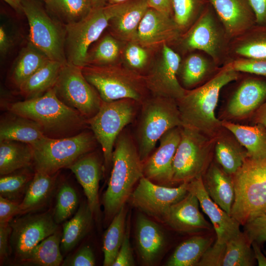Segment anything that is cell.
Instances as JSON below:
<instances>
[{
    "label": "cell",
    "mask_w": 266,
    "mask_h": 266,
    "mask_svg": "<svg viewBox=\"0 0 266 266\" xmlns=\"http://www.w3.org/2000/svg\"><path fill=\"white\" fill-rule=\"evenodd\" d=\"M124 45L121 53L124 65L143 75L142 72L148 66L150 50L141 46L136 41L126 42Z\"/></svg>",
    "instance_id": "f6af8a7d"
},
{
    "label": "cell",
    "mask_w": 266,
    "mask_h": 266,
    "mask_svg": "<svg viewBox=\"0 0 266 266\" xmlns=\"http://www.w3.org/2000/svg\"><path fill=\"white\" fill-rule=\"evenodd\" d=\"M98 143L93 133L87 131L73 136L44 137L32 145L35 171L50 175L67 167L82 156L92 152Z\"/></svg>",
    "instance_id": "ba28073f"
},
{
    "label": "cell",
    "mask_w": 266,
    "mask_h": 266,
    "mask_svg": "<svg viewBox=\"0 0 266 266\" xmlns=\"http://www.w3.org/2000/svg\"><path fill=\"white\" fill-rule=\"evenodd\" d=\"M137 116L133 138L143 162L161 137L182 123L176 100L168 98L150 95L140 103Z\"/></svg>",
    "instance_id": "5b68a950"
},
{
    "label": "cell",
    "mask_w": 266,
    "mask_h": 266,
    "mask_svg": "<svg viewBox=\"0 0 266 266\" xmlns=\"http://www.w3.org/2000/svg\"><path fill=\"white\" fill-rule=\"evenodd\" d=\"M20 213V203L0 196V223H10Z\"/></svg>",
    "instance_id": "f5cc1de1"
},
{
    "label": "cell",
    "mask_w": 266,
    "mask_h": 266,
    "mask_svg": "<svg viewBox=\"0 0 266 266\" xmlns=\"http://www.w3.org/2000/svg\"><path fill=\"white\" fill-rule=\"evenodd\" d=\"M42 0V1H43L44 0Z\"/></svg>",
    "instance_id": "e7e4bbea"
},
{
    "label": "cell",
    "mask_w": 266,
    "mask_h": 266,
    "mask_svg": "<svg viewBox=\"0 0 266 266\" xmlns=\"http://www.w3.org/2000/svg\"><path fill=\"white\" fill-rule=\"evenodd\" d=\"M56 174L35 171L25 196L20 203V214L31 213L42 206L53 191Z\"/></svg>",
    "instance_id": "836d02e7"
},
{
    "label": "cell",
    "mask_w": 266,
    "mask_h": 266,
    "mask_svg": "<svg viewBox=\"0 0 266 266\" xmlns=\"http://www.w3.org/2000/svg\"><path fill=\"white\" fill-rule=\"evenodd\" d=\"M78 198L75 190L70 185L64 183L60 187L57 196L54 217L57 224L70 217L76 210Z\"/></svg>",
    "instance_id": "ee69618b"
},
{
    "label": "cell",
    "mask_w": 266,
    "mask_h": 266,
    "mask_svg": "<svg viewBox=\"0 0 266 266\" xmlns=\"http://www.w3.org/2000/svg\"><path fill=\"white\" fill-rule=\"evenodd\" d=\"M127 210L123 206L109 224L103 237V266H112L123 242L126 229Z\"/></svg>",
    "instance_id": "f35d334b"
},
{
    "label": "cell",
    "mask_w": 266,
    "mask_h": 266,
    "mask_svg": "<svg viewBox=\"0 0 266 266\" xmlns=\"http://www.w3.org/2000/svg\"><path fill=\"white\" fill-rule=\"evenodd\" d=\"M181 34L173 16L149 7L139 25L136 41L151 50L173 44Z\"/></svg>",
    "instance_id": "d6986e66"
},
{
    "label": "cell",
    "mask_w": 266,
    "mask_h": 266,
    "mask_svg": "<svg viewBox=\"0 0 266 266\" xmlns=\"http://www.w3.org/2000/svg\"><path fill=\"white\" fill-rule=\"evenodd\" d=\"M9 223H0V258L3 262L8 257V238L11 233Z\"/></svg>",
    "instance_id": "db71d44e"
},
{
    "label": "cell",
    "mask_w": 266,
    "mask_h": 266,
    "mask_svg": "<svg viewBox=\"0 0 266 266\" xmlns=\"http://www.w3.org/2000/svg\"><path fill=\"white\" fill-rule=\"evenodd\" d=\"M180 63L178 79L186 90L198 87L213 78L221 67L207 55L196 51L186 54Z\"/></svg>",
    "instance_id": "d4e9b609"
},
{
    "label": "cell",
    "mask_w": 266,
    "mask_h": 266,
    "mask_svg": "<svg viewBox=\"0 0 266 266\" xmlns=\"http://www.w3.org/2000/svg\"><path fill=\"white\" fill-rule=\"evenodd\" d=\"M93 8H100L107 4V0H91Z\"/></svg>",
    "instance_id": "6125c7cd"
},
{
    "label": "cell",
    "mask_w": 266,
    "mask_h": 266,
    "mask_svg": "<svg viewBox=\"0 0 266 266\" xmlns=\"http://www.w3.org/2000/svg\"><path fill=\"white\" fill-rule=\"evenodd\" d=\"M250 120L252 125L260 124L266 127V100L255 111Z\"/></svg>",
    "instance_id": "680465c9"
},
{
    "label": "cell",
    "mask_w": 266,
    "mask_h": 266,
    "mask_svg": "<svg viewBox=\"0 0 266 266\" xmlns=\"http://www.w3.org/2000/svg\"><path fill=\"white\" fill-rule=\"evenodd\" d=\"M96 42L87 51L84 66H104L119 63L122 50L120 41L108 33Z\"/></svg>",
    "instance_id": "ab89813d"
},
{
    "label": "cell",
    "mask_w": 266,
    "mask_h": 266,
    "mask_svg": "<svg viewBox=\"0 0 266 266\" xmlns=\"http://www.w3.org/2000/svg\"><path fill=\"white\" fill-rule=\"evenodd\" d=\"M14 44V39L7 28L1 25L0 26V53L1 56H5L12 49Z\"/></svg>",
    "instance_id": "11a10c76"
},
{
    "label": "cell",
    "mask_w": 266,
    "mask_h": 266,
    "mask_svg": "<svg viewBox=\"0 0 266 266\" xmlns=\"http://www.w3.org/2000/svg\"><path fill=\"white\" fill-rule=\"evenodd\" d=\"M232 40L256 24L249 0H208Z\"/></svg>",
    "instance_id": "7402d4cb"
},
{
    "label": "cell",
    "mask_w": 266,
    "mask_h": 266,
    "mask_svg": "<svg viewBox=\"0 0 266 266\" xmlns=\"http://www.w3.org/2000/svg\"><path fill=\"white\" fill-rule=\"evenodd\" d=\"M124 2L106 4L92 10L80 21L65 26V53L67 62L83 66L87 51L107 28L110 19L118 14Z\"/></svg>",
    "instance_id": "8fae6325"
},
{
    "label": "cell",
    "mask_w": 266,
    "mask_h": 266,
    "mask_svg": "<svg viewBox=\"0 0 266 266\" xmlns=\"http://www.w3.org/2000/svg\"><path fill=\"white\" fill-rule=\"evenodd\" d=\"M200 203L191 192L171 205L162 221L173 230L183 233H195L210 230L212 226L199 209Z\"/></svg>",
    "instance_id": "44dd1931"
},
{
    "label": "cell",
    "mask_w": 266,
    "mask_h": 266,
    "mask_svg": "<svg viewBox=\"0 0 266 266\" xmlns=\"http://www.w3.org/2000/svg\"><path fill=\"white\" fill-rule=\"evenodd\" d=\"M29 26V42L49 60L67 63L65 27L52 18L37 0H22Z\"/></svg>",
    "instance_id": "7c38bea8"
},
{
    "label": "cell",
    "mask_w": 266,
    "mask_h": 266,
    "mask_svg": "<svg viewBox=\"0 0 266 266\" xmlns=\"http://www.w3.org/2000/svg\"><path fill=\"white\" fill-rule=\"evenodd\" d=\"M62 264L69 266H94L96 265V260L92 248L85 246Z\"/></svg>",
    "instance_id": "816d5d0a"
},
{
    "label": "cell",
    "mask_w": 266,
    "mask_h": 266,
    "mask_svg": "<svg viewBox=\"0 0 266 266\" xmlns=\"http://www.w3.org/2000/svg\"><path fill=\"white\" fill-rule=\"evenodd\" d=\"M256 17V23L266 25V0H249Z\"/></svg>",
    "instance_id": "9f6ffc18"
},
{
    "label": "cell",
    "mask_w": 266,
    "mask_h": 266,
    "mask_svg": "<svg viewBox=\"0 0 266 266\" xmlns=\"http://www.w3.org/2000/svg\"><path fill=\"white\" fill-rule=\"evenodd\" d=\"M10 244L15 255L24 261L33 248L58 230L51 213H28L10 223Z\"/></svg>",
    "instance_id": "9a60e30c"
},
{
    "label": "cell",
    "mask_w": 266,
    "mask_h": 266,
    "mask_svg": "<svg viewBox=\"0 0 266 266\" xmlns=\"http://www.w3.org/2000/svg\"><path fill=\"white\" fill-rule=\"evenodd\" d=\"M143 162L133 135L125 129L114 146L112 169L102 197L104 221L110 223L130 199L134 187L143 177Z\"/></svg>",
    "instance_id": "6da1fadb"
},
{
    "label": "cell",
    "mask_w": 266,
    "mask_h": 266,
    "mask_svg": "<svg viewBox=\"0 0 266 266\" xmlns=\"http://www.w3.org/2000/svg\"><path fill=\"white\" fill-rule=\"evenodd\" d=\"M187 182L173 187L160 185L143 176L129 200L132 206L145 215L162 221L169 207L187 194Z\"/></svg>",
    "instance_id": "2e32d148"
},
{
    "label": "cell",
    "mask_w": 266,
    "mask_h": 266,
    "mask_svg": "<svg viewBox=\"0 0 266 266\" xmlns=\"http://www.w3.org/2000/svg\"><path fill=\"white\" fill-rule=\"evenodd\" d=\"M33 163L31 144L12 140L0 141V174H9L27 168Z\"/></svg>",
    "instance_id": "1f68e13d"
},
{
    "label": "cell",
    "mask_w": 266,
    "mask_h": 266,
    "mask_svg": "<svg viewBox=\"0 0 266 266\" xmlns=\"http://www.w3.org/2000/svg\"><path fill=\"white\" fill-rule=\"evenodd\" d=\"M181 127L171 129L159 139V145L143 162V176L160 185H173V161L181 138Z\"/></svg>",
    "instance_id": "ac0fdd59"
},
{
    "label": "cell",
    "mask_w": 266,
    "mask_h": 266,
    "mask_svg": "<svg viewBox=\"0 0 266 266\" xmlns=\"http://www.w3.org/2000/svg\"><path fill=\"white\" fill-rule=\"evenodd\" d=\"M234 199L231 216L241 226L266 214V158L248 156L232 175Z\"/></svg>",
    "instance_id": "277c9868"
},
{
    "label": "cell",
    "mask_w": 266,
    "mask_h": 266,
    "mask_svg": "<svg viewBox=\"0 0 266 266\" xmlns=\"http://www.w3.org/2000/svg\"><path fill=\"white\" fill-rule=\"evenodd\" d=\"M149 7L173 16L172 0H147Z\"/></svg>",
    "instance_id": "6f0895ef"
},
{
    "label": "cell",
    "mask_w": 266,
    "mask_h": 266,
    "mask_svg": "<svg viewBox=\"0 0 266 266\" xmlns=\"http://www.w3.org/2000/svg\"><path fill=\"white\" fill-rule=\"evenodd\" d=\"M149 7L147 0L124 2L120 12L109 21V33L122 42L136 41L139 25Z\"/></svg>",
    "instance_id": "484cf974"
},
{
    "label": "cell",
    "mask_w": 266,
    "mask_h": 266,
    "mask_svg": "<svg viewBox=\"0 0 266 266\" xmlns=\"http://www.w3.org/2000/svg\"><path fill=\"white\" fill-rule=\"evenodd\" d=\"M81 70L103 101L131 99L140 104L150 95L144 76L120 63L104 66H84Z\"/></svg>",
    "instance_id": "52a82bcc"
},
{
    "label": "cell",
    "mask_w": 266,
    "mask_h": 266,
    "mask_svg": "<svg viewBox=\"0 0 266 266\" xmlns=\"http://www.w3.org/2000/svg\"><path fill=\"white\" fill-rule=\"evenodd\" d=\"M49 60L43 53L29 42L20 50L13 64L10 75L11 82L19 88Z\"/></svg>",
    "instance_id": "8d00e7d4"
},
{
    "label": "cell",
    "mask_w": 266,
    "mask_h": 266,
    "mask_svg": "<svg viewBox=\"0 0 266 266\" xmlns=\"http://www.w3.org/2000/svg\"><path fill=\"white\" fill-rule=\"evenodd\" d=\"M9 110L35 122L49 138L73 136L89 126L87 119L57 97L53 88L38 97L11 103Z\"/></svg>",
    "instance_id": "3957f363"
},
{
    "label": "cell",
    "mask_w": 266,
    "mask_h": 266,
    "mask_svg": "<svg viewBox=\"0 0 266 266\" xmlns=\"http://www.w3.org/2000/svg\"><path fill=\"white\" fill-rule=\"evenodd\" d=\"M223 66L240 73L266 77V59H234Z\"/></svg>",
    "instance_id": "7dc6e473"
},
{
    "label": "cell",
    "mask_w": 266,
    "mask_h": 266,
    "mask_svg": "<svg viewBox=\"0 0 266 266\" xmlns=\"http://www.w3.org/2000/svg\"><path fill=\"white\" fill-rule=\"evenodd\" d=\"M53 88L64 103L87 120L98 112L103 101L96 89L85 78L81 67L67 62L62 65Z\"/></svg>",
    "instance_id": "4fadbf2b"
},
{
    "label": "cell",
    "mask_w": 266,
    "mask_h": 266,
    "mask_svg": "<svg viewBox=\"0 0 266 266\" xmlns=\"http://www.w3.org/2000/svg\"><path fill=\"white\" fill-rule=\"evenodd\" d=\"M266 78L254 75L243 80L230 99L221 120L250 119L266 100Z\"/></svg>",
    "instance_id": "e0dca14e"
},
{
    "label": "cell",
    "mask_w": 266,
    "mask_h": 266,
    "mask_svg": "<svg viewBox=\"0 0 266 266\" xmlns=\"http://www.w3.org/2000/svg\"><path fill=\"white\" fill-rule=\"evenodd\" d=\"M209 3L208 0H172L173 17L182 33L198 19Z\"/></svg>",
    "instance_id": "7bdbcfd3"
},
{
    "label": "cell",
    "mask_w": 266,
    "mask_h": 266,
    "mask_svg": "<svg viewBox=\"0 0 266 266\" xmlns=\"http://www.w3.org/2000/svg\"><path fill=\"white\" fill-rule=\"evenodd\" d=\"M27 173L9 174L1 176L0 195L7 199H15L33 178Z\"/></svg>",
    "instance_id": "bcb514c9"
},
{
    "label": "cell",
    "mask_w": 266,
    "mask_h": 266,
    "mask_svg": "<svg viewBox=\"0 0 266 266\" xmlns=\"http://www.w3.org/2000/svg\"><path fill=\"white\" fill-rule=\"evenodd\" d=\"M11 113L12 116L0 121V141L12 140L32 145L45 137L40 127L35 122Z\"/></svg>",
    "instance_id": "f546056e"
},
{
    "label": "cell",
    "mask_w": 266,
    "mask_h": 266,
    "mask_svg": "<svg viewBox=\"0 0 266 266\" xmlns=\"http://www.w3.org/2000/svg\"><path fill=\"white\" fill-rule=\"evenodd\" d=\"M215 139L181 127V138L173 161V185L202 177L213 160Z\"/></svg>",
    "instance_id": "9c48e42d"
},
{
    "label": "cell",
    "mask_w": 266,
    "mask_h": 266,
    "mask_svg": "<svg viewBox=\"0 0 266 266\" xmlns=\"http://www.w3.org/2000/svg\"><path fill=\"white\" fill-rule=\"evenodd\" d=\"M135 237L137 248L142 262L153 265L163 253L166 244L164 232L160 226L143 214L136 220Z\"/></svg>",
    "instance_id": "cb8c5ba5"
},
{
    "label": "cell",
    "mask_w": 266,
    "mask_h": 266,
    "mask_svg": "<svg viewBox=\"0 0 266 266\" xmlns=\"http://www.w3.org/2000/svg\"><path fill=\"white\" fill-rule=\"evenodd\" d=\"M47 13L64 26L77 23L93 9L91 0H44Z\"/></svg>",
    "instance_id": "e575fe53"
},
{
    "label": "cell",
    "mask_w": 266,
    "mask_h": 266,
    "mask_svg": "<svg viewBox=\"0 0 266 266\" xmlns=\"http://www.w3.org/2000/svg\"><path fill=\"white\" fill-rule=\"evenodd\" d=\"M223 127L229 130L246 149L249 157L266 158V127L258 124L242 125L221 120Z\"/></svg>",
    "instance_id": "4dcf8cb0"
},
{
    "label": "cell",
    "mask_w": 266,
    "mask_h": 266,
    "mask_svg": "<svg viewBox=\"0 0 266 266\" xmlns=\"http://www.w3.org/2000/svg\"><path fill=\"white\" fill-rule=\"evenodd\" d=\"M248 156L246 149L231 132L223 127L215 139V161L225 172L232 175Z\"/></svg>",
    "instance_id": "83f0119b"
},
{
    "label": "cell",
    "mask_w": 266,
    "mask_h": 266,
    "mask_svg": "<svg viewBox=\"0 0 266 266\" xmlns=\"http://www.w3.org/2000/svg\"><path fill=\"white\" fill-rule=\"evenodd\" d=\"M251 245L258 266H266V257L261 251V246L255 242H252Z\"/></svg>",
    "instance_id": "91938a15"
},
{
    "label": "cell",
    "mask_w": 266,
    "mask_h": 266,
    "mask_svg": "<svg viewBox=\"0 0 266 266\" xmlns=\"http://www.w3.org/2000/svg\"><path fill=\"white\" fill-rule=\"evenodd\" d=\"M256 261L251 244L244 232H240L226 243L222 266H253Z\"/></svg>",
    "instance_id": "b9f144b4"
},
{
    "label": "cell",
    "mask_w": 266,
    "mask_h": 266,
    "mask_svg": "<svg viewBox=\"0 0 266 266\" xmlns=\"http://www.w3.org/2000/svg\"><path fill=\"white\" fill-rule=\"evenodd\" d=\"M212 237L195 235L181 243L166 263L167 266H197L206 250L212 245Z\"/></svg>",
    "instance_id": "74e56055"
},
{
    "label": "cell",
    "mask_w": 266,
    "mask_h": 266,
    "mask_svg": "<svg viewBox=\"0 0 266 266\" xmlns=\"http://www.w3.org/2000/svg\"><path fill=\"white\" fill-rule=\"evenodd\" d=\"M202 179L204 189L210 198L231 215L234 199L232 176L213 160Z\"/></svg>",
    "instance_id": "4316f807"
},
{
    "label": "cell",
    "mask_w": 266,
    "mask_h": 266,
    "mask_svg": "<svg viewBox=\"0 0 266 266\" xmlns=\"http://www.w3.org/2000/svg\"><path fill=\"white\" fill-rule=\"evenodd\" d=\"M61 236L58 230L48 236L33 248L24 261L40 266L60 265L63 261Z\"/></svg>",
    "instance_id": "60d3db41"
},
{
    "label": "cell",
    "mask_w": 266,
    "mask_h": 266,
    "mask_svg": "<svg viewBox=\"0 0 266 266\" xmlns=\"http://www.w3.org/2000/svg\"><path fill=\"white\" fill-rule=\"evenodd\" d=\"M66 168L73 172L82 187L94 217L99 220L100 214L99 190L102 166L98 156L93 152H89Z\"/></svg>",
    "instance_id": "603a6c76"
},
{
    "label": "cell",
    "mask_w": 266,
    "mask_h": 266,
    "mask_svg": "<svg viewBox=\"0 0 266 266\" xmlns=\"http://www.w3.org/2000/svg\"><path fill=\"white\" fill-rule=\"evenodd\" d=\"M130 220L127 217L124 238L112 266H133L135 265L130 241Z\"/></svg>",
    "instance_id": "681fc988"
},
{
    "label": "cell",
    "mask_w": 266,
    "mask_h": 266,
    "mask_svg": "<svg viewBox=\"0 0 266 266\" xmlns=\"http://www.w3.org/2000/svg\"><path fill=\"white\" fill-rule=\"evenodd\" d=\"M231 39L212 6L209 4L194 23L173 44L182 54L198 51L221 67L230 60Z\"/></svg>",
    "instance_id": "8992f818"
},
{
    "label": "cell",
    "mask_w": 266,
    "mask_h": 266,
    "mask_svg": "<svg viewBox=\"0 0 266 266\" xmlns=\"http://www.w3.org/2000/svg\"><path fill=\"white\" fill-rule=\"evenodd\" d=\"M243 226L244 233L249 242L261 246L266 242V214L254 217Z\"/></svg>",
    "instance_id": "c3c4849f"
},
{
    "label": "cell",
    "mask_w": 266,
    "mask_h": 266,
    "mask_svg": "<svg viewBox=\"0 0 266 266\" xmlns=\"http://www.w3.org/2000/svg\"><path fill=\"white\" fill-rule=\"evenodd\" d=\"M63 65L48 61L20 86L21 95L25 100H29L40 96L53 88Z\"/></svg>",
    "instance_id": "d590c367"
},
{
    "label": "cell",
    "mask_w": 266,
    "mask_h": 266,
    "mask_svg": "<svg viewBox=\"0 0 266 266\" xmlns=\"http://www.w3.org/2000/svg\"><path fill=\"white\" fill-rule=\"evenodd\" d=\"M140 106L139 102L131 99L103 101L98 112L87 120L101 147L106 170L112 166V154L118 136L134 121Z\"/></svg>",
    "instance_id": "30bf717a"
},
{
    "label": "cell",
    "mask_w": 266,
    "mask_h": 266,
    "mask_svg": "<svg viewBox=\"0 0 266 266\" xmlns=\"http://www.w3.org/2000/svg\"><path fill=\"white\" fill-rule=\"evenodd\" d=\"M226 244L215 242L204 253L197 266H222Z\"/></svg>",
    "instance_id": "f907efd6"
},
{
    "label": "cell",
    "mask_w": 266,
    "mask_h": 266,
    "mask_svg": "<svg viewBox=\"0 0 266 266\" xmlns=\"http://www.w3.org/2000/svg\"><path fill=\"white\" fill-rule=\"evenodd\" d=\"M9 5L17 13L24 14L22 0H3Z\"/></svg>",
    "instance_id": "94428289"
},
{
    "label": "cell",
    "mask_w": 266,
    "mask_h": 266,
    "mask_svg": "<svg viewBox=\"0 0 266 266\" xmlns=\"http://www.w3.org/2000/svg\"><path fill=\"white\" fill-rule=\"evenodd\" d=\"M181 55L170 45L165 44L158 57L143 75L150 95L177 100L185 93L178 79Z\"/></svg>",
    "instance_id": "5bb4252c"
},
{
    "label": "cell",
    "mask_w": 266,
    "mask_h": 266,
    "mask_svg": "<svg viewBox=\"0 0 266 266\" xmlns=\"http://www.w3.org/2000/svg\"><path fill=\"white\" fill-rule=\"evenodd\" d=\"M187 188L196 196L202 211L209 217L216 233V242L225 244L241 232L238 222L210 198L203 187L202 177L187 182Z\"/></svg>",
    "instance_id": "ffe728a7"
},
{
    "label": "cell",
    "mask_w": 266,
    "mask_h": 266,
    "mask_svg": "<svg viewBox=\"0 0 266 266\" xmlns=\"http://www.w3.org/2000/svg\"><path fill=\"white\" fill-rule=\"evenodd\" d=\"M94 218L87 201H84L74 216L63 225L61 249L64 253L72 250L87 235Z\"/></svg>",
    "instance_id": "d6a6232c"
},
{
    "label": "cell",
    "mask_w": 266,
    "mask_h": 266,
    "mask_svg": "<svg viewBox=\"0 0 266 266\" xmlns=\"http://www.w3.org/2000/svg\"><path fill=\"white\" fill-rule=\"evenodd\" d=\"M240 72L225 66L204 84L191 90L176 100L182 126L198 130L216 138L223 127L215 110L221 89L229 83L237 80Z\"/></svg>",
    "instance_id": "7a4b0ae2"
},
{
    "label": "cell",
    "mask_w": 266,
    "mask_h": 266,
    "mask_svg": "<svg viewBox=\"0 0 266 266\" xmlns=\"http://www.w3.org/2000/svg\"><path fill=\"white\" fill-rule=\"evenodd\" d=\"M229 56L230 60L238 58L266 59V25L256 24L232 39Z\"/></svg>",
    "instance_id": "f1b7e54d"
},
{
    "label": "cell",
    "mask_w": 266,
    "mask_h": 266,
    "mask_svg": "<svg viewBox=\"0 0 266 266\" xmlns=\"http://www.w3.org/2000/svg\"><path fill=\"white\" fill-rule=\"evenodd\" d=\"M128 0H107V4H114L125 2Z\"/></svg>",
    "instance_id": "be15d7a7"
}]
</instances>
